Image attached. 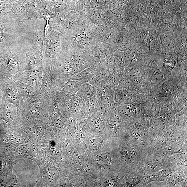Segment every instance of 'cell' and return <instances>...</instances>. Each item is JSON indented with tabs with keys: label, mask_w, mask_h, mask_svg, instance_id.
<instances>
[{
	"label": "cell",
	"mask_w": 187,
	"mask_h": 187,
	"mask_svg": "<svg viewBox=\"0 0 187 187\" xmlns=\"http://www.w3.org/2000/svg\"><path fill=\"white\" fill-rule=\"evenodd\" d=\"M91 127L93 131L96 132H100L102 129V123L100 121H95L91 123Z\"/></svg>",
	"instance_id": "obj_17"
},
{
	"label": "cell",
	"mask_w": 187,
	"mask_h": 187,
	"mask_svg": "<svg viewBox=\"0 0 187 187\" xmlns=\"http://www.w3.org/2000/svg\"><path fill=\"white\" fill-rule=\"evenodd\" d=\"M122 118L119 113H114L110 118V122L112 124H118L121 122Z\"/></svg>",
	"instance_id": "obj_15"
},
{
	"label": "cell",
	"mask_w": 187,
	"mask_h": 187,
	"mask_svg": "<svg viewBox=\"0 0 187 187\" xmlns=\"http://www.w3.org/2000/svg\"><path fill=\"white\" fill-rule=\"evenodd\" d=\"M111 161L110 156L107 153H104L98 158L97 164L101 168H105L110 164Z\"/></svg>",
	"instance_id": "obj_8"
},
{
	"label": "cell",
	"mask_w": 187,
	"mask_h": 187,
	"mask_svg": "<svg viewBox=\"0 0 187 187\" xmlns=\"http://www.w3.org/2000/svg\"><path fill=\"white\" fill-rule=\"evenodd\" d=\"M76 20L74 19H71L65 22L63 25V28L65 29L70 28L75 24Z\"/></svg>",
	"instance_id": "obj_22"
},
{
	"label": "cell",
	"mask_w": 187,
	"mask_h": 187,
	"mask_svg": "<svg viewBox=\"0 0 187 187\" xmlns=\"http://www.w3.org/2000/svg\"><path fill=\"white\" fill-rule=\"evenodd\" d=\"M12 6L9 3L0 1V16H4L10 12Z\"/></svg>",
	"instance_id": "obj_11"
},
{
	"label": "cell",
	"mask_w": 187,
	"mask_h": 187,
	"mask_svg": "<svg viewBox=\"0 0 187 187\" xmlns=\"http://www.w3.org/2000/svg\"><path fill=\"white\" fill-rule=\"evenodd\" d=\"M137 99V95L133 92L127 93L123 96V103L125 105H130L135 102Z\"/></svg>",
	"instance_id": "obj_10"
},
{
	"label": "cell",
	"mask_w": 187,
	"mask_h": 187,
	"mask_svg": "<svg viewBox=\"0 0 187 187\" xmlns=\"http://www.w3.org/2000/svg\"><path fill=\"white\" fill-rule=\"evenodd\" d=\"M1 97L0 96V103H1Z\"/></svg>",
	"instance_id": "obj_29"
},
{
	"label": "cell",
	"mask_w": 187,
	"mask_h": 187,
	"mask_svg": "<svg viewBox=\"0 0 187 187\" xmlns=\"http://www.w3.org/2000/svg\"><path fill=\"white\" fill-rule=\"evenodd\" d=\"M113 17L117 19H119L121 17V15L119 12L116 11H112L111 12Z\"/></svg>",
	"instance_id": "obj_26"
},
{
	"label": "cell",
	"mask_w": 187,
	"mask_h": 187,
	"mask_svg": "<svg viewBox=\"0 0 187 187\" xmlns=\"http://www.w3.org/2000/svg\"><path fill=\"white\" fill-rule=\"evenodd\" d=\"M6 96L10 102L15 104L19 102V96L15 90L7 89Z\"/></svg>",
	"instance_id": "obj_7"
},
{
	"label": "cell",
	"mask_w": 187,
	"mask_h": 187,
	"mask_svg": "<svg viewBox=\"0 0 187 187\" xmlns=\"http://www.w3.org/2000/svg\"><path fill=\"white\" fill-rule=\"evenodd\" d=\"M119 85L121 87L127 89L130 87V82L127 79L122 78L119 81Z\"/></svg>",
	"instance_id": "obj_19"
},
{
	"label": "cell",
	"mask_w": 187,
	"mask_h": 187,
	"mask_svg": "<svg viewBox=\"0 0 187 187\" xmlns=\"http://www.w3.org/2000/svg\"><path fill=\"white\" fill-rule=\"evenodd\" d=\"M40 67L37 66L32 69L25 70L23 72L21 76L24 77L22 81L25 83L36 87L40 84L42 77V72Z\"/></svg>",
	"instance_id": "obj_4"
},
{
	"label": "cell",
	"mask_w": 187,
	"mask_h": 187,
	"mask_svg": "<svg viewBox=\"0 0 187 187\" xmlns=\"http://www.w3.org/2000/svg\"><path fill=\"white\" fill-rule=\"evenodd\" d=\"M6 1H7V0H0V1L3 2Z\"/></svg>",
	"instance_id": "obj_28"
},
{
	"label": "cell",
	"mask_w": 187,
	"mask_h": 187,
	"mask_svg": "<svg viewBox=\"0 0 187 187\" xmlns=\"http://www.w3.org/2000/svg\"><path fill=\"white\" fill-rule=\"evenodd\" d=\"M129 105H124L120 106L118 109V113L123 119L128 120L132 117V113Z\"/></svg>",
	"instance_id": "obj_6"
},
{
	"label": "cell",
	"mask_w": 187,
	"mask_h": 187,
	"mask_svg": "<svg viewBox=\"0 0 187 187\" xmlns=\"http://www.w3.org/2000/svg\"><path fill=\"white\" fill-rule=\"evenodd\" d=\"M126 147L127 153L131 157H134L136 156L137 150L136 146L133 144L128 143Z\"/></svg>",
	"instance_id": "obj_13"
},
{
	"label": "cell",
	"mask_w": 187,
	"mask_h": 187,
	"mask_svg": "<svg viewBox=\"0 0 187 187\" xmlns=\"http://www.w3.org/2000/svg\"><path fill=\"white\" fill-rule=\"evenodd\" d=\"M150 77L153 81L159 82L164 78V75L161 71L158 69H153L149 72Z\"/></svg>",
	"instance_id": "obj_9"
},
{
	"label": "cell",
	"mask_w": 187,
	"mask_h": 187,
	"mask_svg": "<svg viewBox=\"0 0 187 187\" xmlns=\"http://www.w3.org/2000/svg\"><path fill=\"white\" fill-rule=\"evenodd\" d=\"M49 175L51 182L55 183L56 182L59 176V173L57 171L51 170L49 172Z\"/></svg>",
	"instance_id": "obj_20"
},
{
	"label": "cell",
	"mask_w": 187,
	"mask_h": 187,
	"mask_svg": "<svg viewBox=\"0 0 187 187\" xmlns=\"http://www.w3.org/2000/svg\"><path fill=\"white\" fill-rule=\"evenodd\" d=\"M59 185L61 187H68L70 185L69 180L66 178H62L59 182Z\"/></svg>",
	"instance_id": "obj_24"
},
{
	"label": "cell",
	"mask_w": 187,
	"mask_h": 187,
	"mask_svg": "<svg viewBox=\"0 0 187 187\" xmlns=\"http://www.w3.org/2000/svg\"><path fill=\"white\" fill-rule=\"evenodd\" d=\"M133 133H141L144 132V128L142 125L139 122L134 123L131 127Z\"/></svg>",
	"instance_id": "obj_14"
},
{
	"label": "cell",
	"mask_w": 187,
	"mask_h": 187,
	"mask_svg": "<svg viewBox=\"0 0 187 187\" xmlns=\"http://www.w3.org/2000/svg\"><path fill=\"white\" fill-rule=\"evenodd\" d=\"M76 157H74V160L77 164L79 166H81L83 164V160L82 158L79 155H76Z\"/></svg>",
	"instance_id": "obj_25"
},
{
	"label": "cell",
	"mask_w": 187,
	"mask_h": 187,
	"mask_svg": "<svg viewBox=\"0 0 187 187\" xmlns=\"http://www.w3.org/2000/svg\"><path fill=\"white\" fill-rule=\"evenodd\" d=\"M160 39L158 37H154L153 38L150 43L151 48L155 49L158 48L161 44Z\"/></svg>",
	"instance_id": "obj_18"
},
{
	"label": "cell",
	"mask_w": 187,
	"mask_h": 187,
	"mask_svg": "<svg viewBox=\"0 0 187 187\" xmlns=\"http://www.w3.org/2000/svg\"><path fill=\"white\" fill-rule=\"evenodd\" d=\"M64 87L65 91L67 93H70L76 90L77 85L75 82L71 81L65 84Z\"/></svg>",
	"instance_id": "obj_12"
},
{
	"label": "cell",
	"mask_w": 187,
	"mask_h": 187,
	"mask_svg": "<svg viewBox=\"0 0 187 187\" xmlns=\"http://www.w3.org/2000/svg\"><path fill=\"white\" fill-rule=\"evenodd\" d=\"M101 142V139L97 137H91L88 139V143L91 147H97L99 146Z\"/></svg>",
	"instance_id": "obj_16"
},
{
	"label": "cell",
	"mask_w": 187,
	"mask_h": 187,
	"mask_svg": "<svg viewBox=\"0 0 187 187\" xmlns=\"http://www.w3.org/2000/svg\"><path fill=\"white\" fill-rule=\"evenodd\" d=\"M115 60L114 58H111L109 60V62H108V65L110 67H111L113 66Z\"/></svg>",
	"instance_id": "obj_27"
},
{
	"label": "cell",
	"mask_w": 187,
	"mask_h": 187,
	"mask_svg": "<svg viewBox=\"0 0 187 187\" xmlns=\"http://www.w3.org/2000/svg\"><path fill=\"white\" fill-rule=\"evenodd\" d=\"M14 174L18 179V186L29 187L35 185L40 173L37 163L28 159H21L15 164Z\"/></svg>",
	"instance_id": "obj_3"
},
{
	"label": "cell",
	"mask_w": 187,
	"mask_h": 187,
	"mask_svg": "<svg viewBox=\"0 0 187 187\" xmlns=\"http://www.w3.org/2000/svg\"><path fill=\"white\" fill-rule=\"evenodd\" d=\"M38 26L36 18L23 19L10 13L0 16V50L33 40Z\"/></svg>",
	"instance_id": "obj_1"
},
{
	"label": "cell",
	"mask_w": 187,
	"mask_h": 187,
	"mask_svg": "<svg viewBox=\"0 0 187 187\" xmlns=\"http://www.w3.org/2000/svg\"><path fill=\"white\" fill-rule=\"evenodd\" d=\"M19 83L16 86L22 96L25 98H30L35 96V91L33 87L22 82Z\"/></svg>",
	"instance_id": "obj_5"
},
{
	"label": "cell",
	"mask_w": 187,
	"mask_h": 187,
	"mask_svg": "<svg viewBox=\"0 0 187 187\" xmlns=\"http://www.w3.org/2000/svg\"><path fill=\"white\" fill-rule=\"evenodd\" d=\"M160 40L161 44L165 48H169L170 46V42L169 39L165 36H163L160 37Z\"/></svg>",
	"instance_id": "obj_21"
},
{
	"label": "cell",
	"mask_w": 187,
	"mask_h": 187,
	"mask_svg": "<svg viewBox=\"0 0 187 187\" xmlns=\"http://www.w3.org/2000/svg\"><path fill=\"white\" fill-rule=\"evenodd\" d=\"M33 42L19 43L0 50V70L18 78L27 70V54Z\"/></svg>",
	"instance_id": "obj_2"
},
{
	"label": "cell",
	"mask_w": 187,
	"mask_h": 187,
	"mask_svg": "<svg viewBox=\"0 0 187 187\" xmlns=\"http://www.w3.org/2000/svg\"><path fill=\"white\" fill-rule=\"evenodd\" d=\"M130 48L129 45L125 42H122L118 46V50L120 51H126Z\"/></svg>",
	"instance_id": "obj_23"
}]
</instances>
